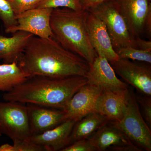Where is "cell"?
<instances>
[{
  "mask_svg": "<svg viewBox=\"0 0 151 151\" xmlns=\"http://www.w3.org/2000/svg\"><path fill=\"white\" fill-rule=\"evenodd\" d=\"M18 63L29 76L55 78L86 77L89 68L85 60L64 48L53 38L35 36L30 40Z\"/></svg>",
  "mask_w": 151,
  "mask_h": 151,
  "instance_id": "1",
  "label": "cell"
},
{
  "mask_svg": "<svg viewBox=\"0 0 151 151\" xmlns=\"http://www.w3.org/2000/svg\"><path fill=\"white\" fill-rule=\"evenodd\" d=\"M87 81L85 76L55 78L33 76L5 93L3 99L5 101L63 110L72 96Z\"/></svg>",
  "mask_w": 151,
  "mask_h": 151,
  "instance_id": "2",
  "label": "cell"
},
{
  "mask_svg": "<svg viewBox=\"0 0 151 151\" xmlns=\"http://www.w3.org/2000/svg\"><path fill=\"white\" fill-rule=\"evenodd\" d=\"M87 12V10L76 12L65 8L53 9L50 25L53 39L89 64L98 55L89 40L86 25Z\"/></svg>",
  "mask_w": 151,
  "mask_h": 151,
  "instance_id": "3",
  "label": "cell"
},
{
  "mask_svg": "<svg viewBox=\"0 0 151 151\" xmlns=\"http://www.w3.org/2000/svg\"><path fill=\"white\" fill-rule=\"evenodd\" d=\"M118 127L141 151H151V130L143 118L136 95L129 89L124 116L119 122H110Z\"/></svg>",
  "mask_w": 151,
  "mask_h": 151,
  "instance_id": "4",
  "label": "cell"
},
{
  "mask_svg": "<svg viewBox=\"0 0 151 151\" xmlns=\"http://www.w3.org/2000/svg\"><path fill=\"white\" fill-rule=\"evenodd\" d=\"M104 23L115 51L122 47H134L126 22L117 9L114 0H108L87 10Z\"/></svg>",
  "mask_w": 151,
  "mask_h": 151,
  "instance_id": "5",
  "label": "cell"
},
{
  "mask_svg": "<svg viewBox=\"0 0 151 151\" xmlns=\"http://www.w3.org/2000/svg\"><path fill=\"white\" fill-rule=\"evenodd\" d=\"M0 134L13 141L29 139L31 133L26 104L0 102Z\"/></svg>",
  "mask_w": 151,
  "mask_h": 151,
  "instance_id": "6",
  "label": "cell"
},
{
  "mask_svg": "<svg viewBox=\"0 0 151 151\" xmlns=\"http://www.w3.org/2000/svg\"><path fill=\"white\" fill-rule=\"evenodd\" d=\"M110 64L115 73L138 93L151 97V64L120 58Z\"/></svg>",
  "mask_w": 151,
  "mask_h": 151,
  "instance_id": "7",
  "label": "cell"
},
{
  "mask_svg": "<svg viewBox=\"0 0 151 151\" xmlns=\"http://www.w3.org/2000/svg\"><path fill=\"white\" fill-rule=\"evenodd\" d=\"M53 9L37 8L15 15L17 24L5 30L6 33L18 31L30 33L33 35L48 39L53 38L50 25V18Z\"/></svg>",
  "mask_w": 151,
  "mask_h": 151,
  "instance_id": "8",
  "label": "cell"
},
{
  "mask_svg": "<svg viewBox=\"0 0 151 151\" xmlns=\"http://www.w3.org/2000/svg\"><path fill=\"white\" fill-rule=\"evenodd\" d=\"M97 151H141L127 135L108 122L88 138Z\"/></svg>",
  "mask_w": 151,
  "mask_h": 151,
  "instance_id": "9",
  "label": "cell"
},
{
  "mask_svg": "<svg viewBox=\"0 0 151 151\" xmlns=\"http://www.w3.org/2000/svg\"><path fill=\"white\" fill-rule=\"evenodd\" d=\"M124 18L131 36L134 39L144 35V24L151 12L149 0H114Z\"/></svg>",
  "mask_w": 151,
  "mask_h": 151,
  "instance_id": "10",
  "label": "cell"
},
{
  "mask_svg": "<svg viewBox=\"0 0 151 151\" xmlns=\"http://www.w3.org/2000/svg\"><path fill=\"white\" fill-rule=\"evenodd\" d=\"M103 91L99 86L88 82L81 86L62 110L66 120L77 121L89 113L95 112L97 99Z\"/></svg>",
  "mask_w": 151,
  "mask_h": 151,
  "instance_id": "11",
  "label": "cell"
},
{
  "mask_svg": "<svg viewBox=\"0 0 151 151\" xmlns=\"http://www.w3.org/2000/svg\"><path fill=\"white\" fill-rule=\"evenodd\" d=\"M86 77L88 83L99 86L103 90L118 91L129 88L128 84L117 77L111 64L103 55L98 56L89 63Z\"/></svg>",
  "mask_w": 151,
  "mask_h": 151,
  "instance_id": "12",
  "label": "cell"
},
{
  "mask_svg": "<svg viewBox=\"0 0 151 151\" xmlns=\"http://www.w3.org/2000/svg\"><path fill=\"white\" fill-rule=\"evenodd\" d=\"M86 25L90 43L98 56H105L110 63L118 60L119 56L113 48L111 38L103 22L87 11Z\"/></svg>",
  "mask_w": 151,
  "mask_h": 151,
  "instance_id": "13",
  "label": "cell"
},
{
  "mask_svg": "<svg viewBox=\"0 0 151 151\" xmlns=\"http://www.w3.org/2000/svg\"><path fill=\"white\" fill-rule=\"evenodd\" d=\"M31 136L51 129L66 120L61 109L35 104H26Z\"/></svg>",
  "mask_w": 151,
  "mask_h": 151,
  "instance_id": "14",
  "label": "cell"
},
{
  "mask_svg": "<svg viewBox=\"0 0 151 151\" xmlns=\"http://www.w3.org/2000/svg\"><path fill=\"white\" fill-rule=\"evenodd\" d=\"M129 89L118 91L103 90L97 99L95 112L104 116L109 122H119L124 116Z\"/></svg>",
  "mask_w": 151,
  "mask_h": 151,
  "instance_id": "15",
  "label": "cell"
},
{
  "mask_svg": "<svg viewBox=\"0 0 151 151\" xmlns=\"http://www.w3.org/2000/svg\"><path fill=\"white\" fill-rule=\"evenodd\" d=\"M76 122L67 119L51 129L32 135L29 140L42 147L45 151H61L69 145L70 134Z\"/></svg>",
  "mask_w": 151,
  "mask_h": 151,
  "instance_id": "16",
  "label": "cell"
},
{
  "mask_svg": "<svg viewBox=\"0 0 151 151\" xmlns=\"http://www.w3.org/2000/svg\"><path fill=\"white\" fill-rule=\"evenodd\" d=\"M12 34L11 37L0 35V60L4 63H18L26 46L34 36L23 31Z\"/></svg>",
  "mask_w": 151,
  "mask_h": 151,
  "instance_id": "17",
  "label": "cell"
},
{
  "mask_svg": "<svg viewBox=\"0 0 151 151\" xmlns=\"http://www.w3.org/2000/svg\"><path fill=\"white\" fill-rule=\"evenodd\" d=\"M108 122L105 117L97 112L87 114L76 122L70 134L69 145L76 141L88 139Z\"/></svg>",
  "mask_w": 151,
  "mask_h": 151,
  "instance_id": "18",
  "label": "cell"
},
{
  "mask_svg": "<svg viewBox=\"0 0 151 151\" xmlns=\"http://www.w3.org/2000/svg\"><path fill=\"white\" fill-rule=\"evenodd\" d=\"M29 76L17 62L0 65V91L7 92L25 81Z\"/></svg>",
  "mask_w": 151,
  "mask_h": 151,
  "instance_id": "19",
  "label": "cell"
},
{
  "mask_svg": "<svg viewBox=\"0 0 151 151\" xmlns=\"http://www.w3.org/2000/svg\"><path fill=\"white\" fill-rule=\"evenodd\" d=\"M116 52L120 58L151 63V52L127 46L117 50Z\"/></svg>",
  "mask_w": 151,
  "mask_h": 151,
  "instance_id": "20",
  "label": "cell"
},
{
  "mask_svg": "<svg viewBox=\"0 0 151 151\" xmlns=\"http://www.w3.org/2000/svg\"><path fill=\"white\" fill-rule=\"evenodd\" d=\"M37 8H65L76 12L83 11L80 0H42Z\"/></svg>",
  "mask_w": 151,
  "mask_h": 151,
  "instance_id": "21",
  "label": "cell"
},
{
  "mask_svg": "<svg viewBox=\"0 0 151 151\" xmlns=\"http://www.w3.org/2000/svg\"><path fill=\"white\" fill-rule=\"evenodd\" d=\"M13 145L4 144L0 146V151H44V149L29 140H16Z\"/></svg>",
  "mask_w": 151,
  "mask_h": 151,
  "instance_id": "22",
  "label": "cell"
},
{
  "mask_svg": "<svg viewBox=\"0 0 151 151\" xmlns=\"http://www.w3.org/2000/svg\"><path fill=\"white\" fill-rule=\"evenodd\" d=\"M0 19L2 22L5 30L17 24L15 15L7 0H0Z\"/></svg>",
  "mask_w": 151,
  "mask_h": 151,
  "instance_id": "23",
  "label": "cell"
},
{
  "mask_svg": "<svg viewBox=\"0 0 151 151\" xmlns=\"http://www.w3.org/2000/svg\"><path fill=\"white\" fill-rule=\"evenodd\" d=\"M15 15L37 8L42 0H7Z\"/></svg>",
  "mask_w": 151,
  "mask_h": 151,
  "instance_id": "24",
  "label": "cell"
},
{
  "mask_svg": "<svg viewBox=\"0 0 151 151\" xmlns=\"http://www.w3.org/2000/svg\"><path fill=\"white\" fill-rule=\"evenodd\" d=\"M136 100L142 111L143 117L148 126L151 127V97L150 96L138 93Z\"/></svg>",
  "mask_w": 151,
  "mask_h": 151,
  "instance_id": "25",
  "label": "cell"
},
{
  "mask_svg": "<svg viewBox=\"0 0 151 151\" xmlns=\"http://www.w3.org/2000/svg\"><path fill=\"white\" fill-rule=\"evenodd\" d=\"M61 151H97L89 139L76 141Z\"/></svg>",
  "mask_w": 151,
  "mask_h": 151,
  "instance_id": "26",
  "label": "cell"
},
{
  "mask_svg": "<svg viewBox=\"0 0 151 151\" xmlns=\"http://www.w3.org/2000/svg\"><path fill=\"white\" fill-rule=\"evenodd\" d=\"M134 48L145 51L151 52V40H146L140 37L136 38L134 40Z\"/></svg>",
  "mask_w": 151,
  "mask_h": 151,
  "instance_id": "27",
  "label": "cell"
},
{
  "mask_svg": "<svg viewBox=\"0 0 151 151\" xmlns=\"http://www.w3.org/2000/svg\"><path fill=\"white\" fill-rule=\"evenodd\" d=\"M108 0H80L82 10H87L89 9Z\"/></svg>",
  "mask_w": 151,
  "mask_h": 151,
  "instance_id": "28",
  "label": "cell"
},
{
  "mask_svg": "<svg viewBox=\"0 0 151 151\" xmlns=\"http://www.w3.org/2000/svg\"><path fill=\"white\" fill-rule=\"evenodd\" d=\"M1 136H2V135H1V134H0V137H1Z\"/></svg>",
  "mask_w": 151,
  "mask_h": 151,
  "instance_id": "29",
  "label": "cell"
},
{
  "mask_svg": "<svg viewBox=\"0 0 151 151\" xmlns=\"http://www.w3.org/2000/svg\"><path fill=\"white\" fill-rule=\"evenodd\" d=\"M149 1H151V0H149Z\"/></svg>",
  "mask_w": 151,
  "mask_h": 151,
  "instance_id": "30",
  "label": "cell"
}]
</instances>
